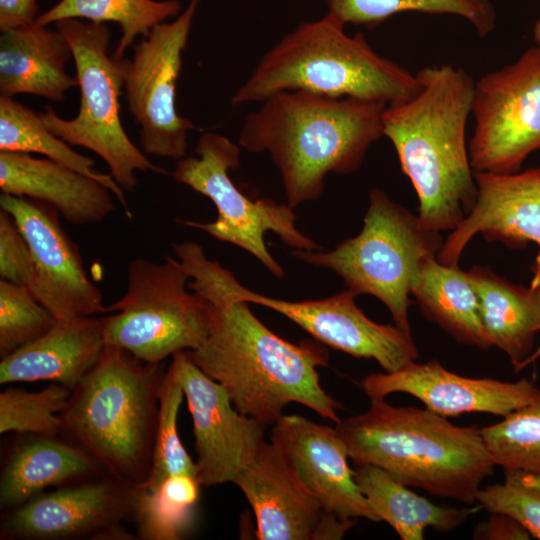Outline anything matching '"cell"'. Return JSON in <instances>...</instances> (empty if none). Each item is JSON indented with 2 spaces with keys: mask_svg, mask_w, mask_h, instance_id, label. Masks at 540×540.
<instances>
[{
  "mask_svg": "<svg viewBox=\"0 0 540 540\" xmlns=\"http://www.w3.org/2000/svg\"><path fill=\"white\" fill-rule=\"evenodd\" d=\"M210 307L206 339L187 351L192 361L221 384L234 407L266 426L274 425L292 402L338 423L342 406L321 386L318 367L328 353L315 342L291 343L266 327L249 303L230 301L218 292L194 290Z\"/></svg>",
  "mask_w": 540,
  "mask_h": 540,
  "instance_id": "1",
  "label": "cell"
},
{
  "mask_svg": "<svg viewBox=\"0 0 540 540\" xmlns=\"http://www.w3.org/2000/svg\"><path fill=\"white\" fill-rule=\"evenodd\" d=\"M387 105L302 90L267 97L244 118L238 145L269 153L280 172L287 204L317 200L329 173L360 169L371 145L383 135Z\"/></svg>",
  "mask_w": 540,
  "mask_h": 540,
  "instance_id": "2",
  "label": "cell"
},
{
  "mask_svg": "<svg viewBox=\"0 0 540 540\" xmlns=\"http://www.w3.org/2000/svg\"><path fill=\"white\" fill-rule=\"evenodd\" d=\"M416 77L419 91L385 108L383 135L416 191L423 226L452 231L477 197L465 138L475 82L451 65L422 68Z\"/></svg>",
  "mask_w": 540,
  "mask_h": 540,
  "instance_id": "3",
  "label": "cell"
},
{
  "mask_svg": "<svg viewBox=\"0 0 540 540\" xmlns=\"http://www.w3.org/2000/svg\"><path fill=\"white\" fill-rule=\"evenodd\" d=\"M369 409L334 427L356 465H374L408 487L473 504L493 462L480 429L425 408L370 400Z\"/></svg>",
  "mask_w": 540,
  "mask_h": 540,
  "instance_id": "4",
  "label": "cell"
},
{
  "mask_svg": "<svg viewBox=\"0 0 540 540\" xmlns=\"http://www.w3.org/2000/svg\"><path fill=\"white\" fill-rule=\"evenodd\" d=\"M165 372L162 363L106 345L71 390L61 413V436L106 474L143 486L151 469Z\"/></svg>",
  "mask_w": 540,
  "mask_h": 540,
  "instance_id": "5",
  "label": "cell"
},
{
  "mask_svg": "<svg viewBox=\"0 0 540 540\" xmlns=\"http://www.w3.org/2000/svg\"><path fill=\"white\" fill-rule=\"evenodd\" d=\"M344 26L328 13L298 25L261 57L231 103L262 102L281 91L302 90L389 106L419 91L416 75L379 55L362 33L346 34Z\"/></svg>",
  "mask_w": 540,
  "mask_h": 540,
  "instance_id": "6",
  "label": "cell"
},
{
  "mask_svg": "<svg viewBox=\"0 0 540 540\" xmlns=\"http://www.w3.org/2000/svg\"><path fill=\"white\" fill-rule=\"evenodd\" d=\"M438 231L423 226L418 216L374 188L358 235L330 251L293 250L298 260L333 271L357 295L379 299L395 325L410 331L411 290L422 265L443 246Z\"/></svg>",
  "mask_w": 540,
  "mask_h": 540,
  "instance_id": "7",
  "label": "cell"
},
{
  "mask_svg": "<svg viewBox=\"0 0 540 540\" xmlns=\"http://www.w3.org/2000/svg\"><path fill=\"white\" fill-rule=\"evenodd\" d=\"M70 44L80 88V107L73 119L59 117L51 106L39 112L57 137L98 155L125 193L137 185L136 172L167 174L151 162L126 134L120 119L123 59L109 54L111 33L105 23L63 19L55 23Z\"/></svg>",
  "mask_w": 540,
  "mask_h": 540,
  "instance_id": "8",
  "label": "cell"
},
{
  "mask_svg": "<svg viewBox=\"0 0 540 540\" xmlns=\"http://www.w3.org/2000/svg\"><path fill=\"white\" fill-rule=\"evenodd\" d=\"M188 273L178 259L136 258L128 266L125 294L106 307L105 346L127 350L148 363L199 347L210 326L209 303L187 291Z\"/></svg>",
  "mask_w": 540,
  "mask_h": 540,
  "instance_id": "9",
  "label": "cell"
},
{
  "mask_svg": "<svg viewBox=\"0 0 540 540\" xmlns=\"http://www.w3.org/2000/svg\"><path fill=\"white\" fill-rule=\"evenodd\" d=\"M194 152L196 156L176 161L172 177L208 197L218 216L212 222L179 220L181 224L240 247L279 279L285 277V270L269 252L264 240L266 232L278 235L293 250L322 249L297 228L294 208L289 204L268 198L253 200L234 184L229 172L239 166V145L221 134L205 132Z\"/></svg>",
  "mask_w": 540,
  "mask_h": 540,
  "instance_id": "10",
  "label": "cell"
},
{
  "mask_svg": "<svg viewBox=\"0 0 540 540\" xmlns=\"http://www.w3.org/2000/svg\"><path fill=\"white\" fill-rule=\"evenodd\" d=\"M200 1L190 0L173 22L156 25L133 45L132 59L123 60V92L145 154L175 161L187 156L195 125L177 112L176 84Z\"/></svg>",
  "mask_w": 540,
  "mask_h": 540,
  "instance_id": "11",
  "label": "cell"
},
{
  "mask_svg": "<svg viewBox=\"0 0 540 540\" xmlns=\"http://www.w3.org/2000/svg\"><path fill=\"white\" fill-rule=\"evenodd\" d=\"M475 128L468 144L474 171L516 173L540 149V46L475 83Z\"/></svg>",
  "mask_w": 540,
  "mask_h": 540,
  "instance_id": "12",
  "label": "cell"
},
{
  "mask_svg": "<svg viewBox=\"0 0 540 540\" xmlns=\"http://www.w3.org/2000/svg\"><path fill=\"white\" fill-rule=\"evenodd\" d=\"M227 299L272 309L307 331L316 341L355 358L374 359L385 372H394L419 357L411 332L369 319L355 304L357 294L303 301L268 297L244 287L227 270L221 279Z\"/></svg>",
  "mask_w": 540,
  "mask_h": 540,
  "instance_id": "13",
  "label": "cell"
},
{
  "mask_svg": "<svg viewBox=\"0 0 540 540\" xmlns=\"http://www.w3.org/2000/svg\"><path fill=\"white\" fill-rule=\"evenodd\" d=\"M142 489L104 474L43 492L3 512L0 539L96 540L105 528L134 521Z\"/></svg>",
  "mask_w": 540,
  "mask_h": 540,
  "instance_id": "14",
  "label": "cell"
},
{
  "mask_svg": "<svg viewBox=\"0 0 540 540\" xmlns=\"http://www.w3.org/2000/svg\"><path fill=\"white\" fill-rule=\"evenodd\" d=\"M0 208L23 233L31 252L29 290L57 320L106 312L101 291L88 277L79 250L62 228L59 212L43 202L2 193Z\"/></svg>",
  "mask_w": 540,
  "mask_h": 540,
  "instance_id": "15",
  "label": "cell"
},
{
  "mask_svg": "<svg viewBox=\"0 0 540 540\" xmlns=\"http://www.w3.org/2000/svg\"><path fill=\"white\" fill-rule=\"evenodd\" d=\"M169 367L192 417L197 479L206 486L233 483L264 443L267 426L241 414L224 387L204 373L187 351L175 353Z\"/></svg>",
  "mask_w": 540,
  "mask_h": 540,
  "instance_id": "16",
  "label": "cell"
},
{
  "mask_svg": "<svg viewBox=\"0 0 540 540\" xmlns=\"http://www.w3.org/2000/svg\"><path fill=\"white\" fill-rule=\"evenodd\" d=\"M233 483L254 512L257 539L337 540L356 524L324 511L271 442L264 441Z\"/></svg>",
  "mask_w": 540,
  "mask_h": 540,
  "instance_id": "17",
  "label": "cell"
},
{
  "mask_svg": "<svg viewBox=\"0 0 540 540\" xmlns=\"http://www.w3.org/2000/svg\"><path fill=\"white\" fill-rule=\"evenodd\" d=\"M360 384L370 400L407 393L446 418L471 412L504 417L540 400V389L527 379L504 382L466 377L447 370L436 360L412 361L394 372L370 374Z\"/></svg>",
  "mask_w": 540,
  "mask_h": 540,
  "instance_id": "18",
  "label": "cell"
},
{
  "mask_svg": "<svg viewBox=\"0 0 540 540\" xmlns=\"http://www.w3.org/2000/svg\"><path fill=\"white\" fill-rule=\"evenodd\" d=\"M270 439L324 511L341 520L379 522L354 478L335 428L300 415H283L272 425Z\"/></svg>",
  "mask_w": 540,
  "mask_h": 540,
  "instance_id": "19",
  "label": "cell"
},
{
  "mask_svg": "<svg viewBox=\"0 0 540 540\" xmlns=\"http://www.w3.org/2000/svg\"><path fill=\"white\" fill-rule=\"evenodd\" d=\"M474 178L476 202L448 235L437 260L458 265L466 245L478 233L486 241L512 249L535 243L539 246L535 259L540 260V166L510 174L474 171Z\"/></svg>",
  "mask_w": 540,
  "mask_h": 540,
  "instance_id": "20",
  "label": "cell"
},
{
  "mask_svg": "<svg viewBox=\"0 0 540 540\" xmlns=\"http://www.w3.org/2000/svg\"><path fill=\"white\" fill-rule=\"evenodd\" d=\"M0 189L48 204L75 226L102 222L115 209V195L101 182L27 153L0 151Z\"/></svg>",
  "mask_w": 540,
  "mask_h": 540,
  "instance_id": "21",
  "label": "cell"
},
{
  "mask_svg": "<svg viewBox=\"0 0 540 540\" xmlns=\"http://www.w3.org/2000/svg\"><path fill=\"white\" fill-rule=\"evenodd\" d=\"M103 317L57 320L32 343L0 362V383L51 381L73 389L105 347Z\"/></svg>",
  "mask_w": 540,
  "mask_h": 540,
  "instance_id": "22",
  "label": "cell"
},
{
  "mask_svg": "<svg viewBox=\"0 0 540 540\" xmlns=\"http://www.w3.org/2000/svg\"><path fill=\"white\" fill-rule=\"evenodd\" d=\"M73 58L65 36L47 26L2 31L0 35V96L31 94L61 102L67 91L78 87L76 76L65 65Z\"/></svg>",
  "mask_w": 540,
  "mask_h": 540,
  "instance_id": "23",
  "label": "cell"
},
{
  "mask_svg": "<svg viewBox=\"0 0 540 540\" xmlns=\"http://www.w3.org/2000/svg\"><path fill=\"white\" fill-rule=\"evenodd\" d=\"M104 474L94 459L64 437L28 434L13 446L2 465L0 510L15 509L47 488Z\"/></svg>",
  "mask_w": 540,
  "mask_h": 540,
  "instance_id": "24",
  "label": "cell"
},
{
  "mask_svg": "<svg viewBox=\"0 0 540 540\" xmlns=\"http://www.w3.org/2000/svg\"><path fill=\"white\" fill-rule=\"evenodd\" d=\"M467 273L489 341L505 352L514 371L520 372L540 332V301L535 289L512 283L489 267L474 266Z\"/></svg>",
  "mask_w": 540,
  "mask_h": 540,
  "instance_id": "25",
  "label": "cell"
},
{
  "mask_svg": "<svg viewBox=\"0 0 540 540\" xmlns=\"http://www.w3.org/2000/svg\"><path fill=\"white\" fill-rule=\"evenodd\" d=\"M354 478L379 521L388 523L402 540H422L431 527L449 532L482 507L440 506L419 496L374 465H356Z\"/></svg>",
  "mask_w": 540,
  "mask_h": 540,
  "instance_id": "26",
  "label": "cell"
},
{
  "mask_svg": "<svg viewBox=\"0 0 540 540\" xmlns=\"http://www.w3.org/2000/svg\"><path fill=\"white\" fill-rule=\"evenodd\" d=\"M411 295L422 313L457 342L492 347L483 328L479 302L467 271L440 263L437 257L421 267Z\"/></svg>",
  "mask_w": 540,
  "mask_h": 540,
  "instance_id": "27",
  "label": "cell"
},
{
  "mask_svg": "<svg viewBox=\"0 0 540 540\" xmlns=\"http://www.w3.org/2000/svg\"><path fill=\"white\" fill-rule=\"evenodd\" d=\"M0 151L38 153L101 182L113 192L125 215L132 218L125 192L110 173L95 170L93 159L74 151L68 143L55 136L44 125L40 113L13 98L1 96Z\"/></svg>",
  "mask_w": 540,
  "mask_h": 540,
  "instance_id": "28",
  "label": "cell"
},
{
  "mask_svg": "<svg viewBox=\"0 0 540 540\" xmlns=\"http://www.w3.org/2000/svg\"><path fill=\"white\" fill-rule=\"evenodd\" d=\"M181 11L179 0H59L40 13L36 24L48 26L63 19L118 23L122 34L112 56L123 59L138 36L146 37L156 25L178 16Z\"/></svg>",
  "mask_w": 540,
  "mask_h": 540,
  "instance_id": "29",
  "label": "cell"
},
{
  "mask_svg": "<svg viewBox=\"0 0 540 540\" xmlns=\"http://www.w3.org/2000/svg\"><path fill=\"white\" fill-rule=\"evenodd\" d=\"M328 14L344 25L374 29L403 12L453 14L463 17L484 38L495 28L496 15L491 0H326Z\"/></svg>",
  "mask_w": 540,
  "mask_h": 540,
  "instance_id": "30",
  "label": "cell"
},
{
  "mask_svg": "<svg viewBox=\"0 0 540 540\" xmlns=\"http://www.w3.org/2000/svg\"><path fill=\"white\" fill-rule=\"evenodd\" d=\"M200 482L190 474L165 478L154 490L143 487L134 522L141 540H178L189 529L199 499Z\"/></svg>",
  "mask_w": 540,
  "mask_h": 540,
  "instance_id": "31",
  "label": "cell"
},
{
  "mask_svg": "<svg viewBox=\"0 0 540 540\" xmlns=\"http://www.w3.org/2000/svg\"><path fill=\"white\" fill-rule=\"evenodd\" d=\"M71 389L52 383L40 391L7 388L0 393V433L60 436Z\"/></svg>",
  "mask_w": 540,
  "mask_h": 540,
  "instance_id": "32",
  "label": "cell"
},
{
  "mask_svg": "<svg viewBox=\"0 0 540 540\" xmlns=\"http://www.w3.org/2000/svg\"><path fill=\"white\" fill-rule=\"evenodd\" d=\"M480 433L495 465L540 473V400L481 428Z\"/></svg>",
  "mask_w": 540,
  "mask_h": 540,
  "instance_id": "33",
  "label": "cell"
},
{
  "mask_svg": "<svg viewBox=\"0 0 540 540\" xmlns=\"http://www.w3.org/2000/svg\"><path fill=\"white\" fill-rule=\"evenodd\" d=\"M184 397L183 389L170 367L159 392L158 421L151 469L143 487L154 490L165 478L176 474L196 475V464L178 434L177 418Z\"/></svg>",
  "mask_w": 540,
  "mask_h": 540,
  "instance_id": "34",
  "label": "cell"
},
{
  "mask_svg": "<svg viewBox=\"0 0 540 540\" xmlns=\"http://www.w3.org/2000/svg\"><path fill=\"white\" fill-rule=\"evenodd\" d=\"M56 322L28 287L0 279L1 359L46 334Z\"/></svg>",
  "mask_w": 540,
  "mask_h": 540,
  "instance_id": "35",
  "label": "cell"
},
{
  "mask_svg": "<svg viewBox=\"0 0 540 540\" xmlns=\"http://www.w3.org/2000/svg\"><path fill=\"white\" fill-rule=\"evenodd\" d=\"M502 484L479 489L476 501L490 514L513 517L531 535L540 540V473L504 469Z\"/></svg>",
  "mask_w": 540,
  "mask_h": 540,
  "instance_id": "36",
  "label": "cell"
},
{
  "mask_svg": "<svg viewBox=\"0 0 540 540\" xmlns=\"http://www.w3.org/2000/svg\"><path fill=\"white\" fill-rule=\"evenodd\" d=\"M32 258L29 245L14 218L0 210V277L29 287Z\"/></svg>",
  "mask_w": 540,
  "mask_h": 540,
  "instance_id": "37",
  "label": "cell"
},
{
  "mask_svg": "<svg viewBox=\"0 0 540 540\" xmlns=\"http://www.w3.org/2000/svg\"><path fill=\"white\" fill-rule=\"evenodd\" d=\"M473 538L479 540H527L530 533L513 517L492 513L488 520L474 529Z\"/></svg>",
  "mask_w": 540,
  "mask_h": 540,
  "instance_id": "38",
  "label": "cell"
},
{
  "mask_svg": "<svg viewBox=\"0 0 540 540\" xmlns=\"http://www.w3.org/2000/svg\"><path fill=\"white\" fill-rule=\"evenodd\" d=\"M39 15L37 0H0L1 31L35 24Z\"/></svg>",
  "mask_w": 540,
  "mask_h": 540,
  "instance_id": "39",
  "label": "cell"
},
{
  "mask_svg": "<svg viewBox=\"0 0 540 540\" xmlns=\"http://www.w3.org/2000/svg\"><path fill=\"white\" fill-rule=\"evenodd\" d=\"M531 272L533 274V277L530 286L535 289L540 301V260H534L531 266ZM538 358H540V343L538 347L534 349L533 353L524 361L522 369L527 367L529 364L535 362Z\"/></svg>",
  "mask_w": 540,
  "mask_h": 540,
  "instance_id": "40",
  "label": "cell"
},
{
  "mask_svg": "<svg viewBox=\"0 0 540 540\" xmlns=\"http://www.w3.org/2000/svg\"><path fill=\"white\" fill-rule=\"evenodd\" d=\"M533 36L537 45L540 46V18L534 24Z\"/></svg>",
  "mask_w": 540,
  "mask_h": 540,
  "instance_id": "41",
  "label": "cell"
}]
</instances>
